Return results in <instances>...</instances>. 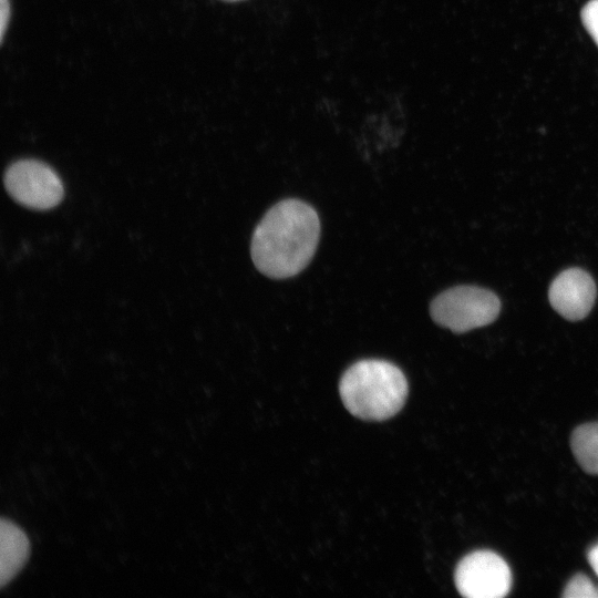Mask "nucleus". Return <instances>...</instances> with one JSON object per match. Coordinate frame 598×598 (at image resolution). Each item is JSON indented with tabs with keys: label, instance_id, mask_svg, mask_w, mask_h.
Wrapping results in <instances>:
<instances>
[{
	"label": "nucleus",
	"instance_id": "1a4fd4ad",
	"mask_svg": "<svg viewBox=\"0 0 598 598\" xmlns=\"http://www.w3.org/2000/svg\"><path fill=\"white\" fill-rule=\"evenodd\" d=\"M563 597L598 598V587H596L586 575L577 574L566 585Z\"/></svg>",
	"mask_w": 598,
	"mask_h": 598
},
{
	"label": "nucleus",
	"instance_id": "ddd939ff",
	"mask_svg": "<svg viewBox=\"0 0 598 598\" xmlns=\"http://www.w3.org/2000/svg\"><path fill=\"white\" fill-rule=\"evenodd\" d=\"M221 1H225V2H238V1H243V0H221Z\"/></svg>",
	"mask_w": 598,
	"mask_h": 598
},
{
	"label": "nucleus",
	"instance_id": "39448f33",
	"mask_svg": "<svg viewBox=\"0 0 598 598\" xmlns=\"http://www.w3.org/2000/svg\"><path fill=\"white\" fill-rule=\"evenodd\" d=\"M457 591L467 598H501L508 594L512 574L496 553L482 549L463 557L454 573Z\"/></svg>",
	"mask_w": 598,
	"mask_h": 598
},
{
	"label": "nucleus",
	"instance_id": "6e6552de",
	"mask_svg": "<svg viewBox=\"0 0 598 598\" xmlns=\"http://www.w3.org/2000/svg\"><path fill=\"white\" fill-rule=\"evenodd\" d=\"M570 446L581 468L598 475V422L576 427L570 437Z\"/></svg>",
	"mask_w": 598,
	"mask_h": 598
},
{
	"label": "nucleus",
	"instance_id": "f03ea898",
	"mask_svg": "<svg viewBox=\"0 0 598 598\" xmlns=\"http://www.w3.org/2000/svg\"><path fill=\"white\" fill-rule=\"evenodd\" d=\"M339 392L354 416L383 421L395 415L408 396V381L395 364L377 359L361 360L342 374Z\"/></svg>",
	"mask_w": 598,
	"mask_h": 598
},
{
	"label": "nucleus",
	"instance_id": "f257e3e1",
	"mask_svg": "<svg viewBox=\"0 0 598 598\" xmlns=\"http://www.w3.org/2000/svg\"><path fill=\"white\" fill-rule=\"evenodd\" d=\"M317 212L299 199L272 206L256 226L251 258L264 275L283 279L299 274L311 260L319 240Z\"/></svg>",
	"mask_w": 598,
	"mask_h": 598
},
{
	"label": "nucleus",
	"instance_id": "f8f14e48",
	"mask_svg": "<svg viewBox=\"0 0 598 598\" xmlns=\"http://www.w3.org/2000/svg\"><path fill=\"white\" fill-rule=\"evenodd\" d=\"M588 561L598 576V543L595 544L587 553Z\"/></svg>",
	"mask_w": 598,
	"mask_h": 598
},
{
	"label": "nucleus",
	"instance_id": "0eeeda50",
	"mask_svg": "<svg viewBox=\"0 0 598 598\" xmlns=\"http://www.w3.org/2000/svg\"><path fill=\"white\" fill-rule=\"evenodd\" d=\"M30 555L27 534L13 522L0 523V585L4 587L23 568Z\"/></svg>",
	"mask_w": 598,
	"mask_h": 598
},
{
	"label": "nucleus",
	"instance_id": "423d86ee",
	"mask_svg": "<svg viewBox=\"0 0 598 598\" xmlns=\"http://www.w3.org/2000/svg\"><path fill=\"white\" fill-rule=\"evenodd\" d=\"M553 308L564 318L577 321L591 310L596 286L591 276L582 269L570 268L560 272L548 291Z\"/></svg>",
	"mask_w": 598,
	"mask_h": 598
},
{
	"label": "nucleus",
	"instance_id": "9d476101",
	"mask_svg": "<svg viewBox=\"0 0 598 598\" xmlns=\"http://www.w3.org/2000/svg\"><path fill=\"white\" fill-rule=\"evenodd\" d=\"M582 24L598 47V0H590L580 13Z\"/></svg>",
	"mask_w": 598,
	"mask_h": 598
},
{
	"label": "nucleus",
	"instance_id": "7ed1b4c3",
	"mask_svg": "<svg viewBox=\"0 0 598 598\" xmlns=\"http://www.w3.org/2000/svg\"><path fill=\"white\" fill-rule=\"evenodd\" d=\"M499 310L498 297L475 286L447 289L430 307L431 317L437 324L458 333L489 324Z\"/></svg>",
	"mask_w": 598,
	"mask_h": 598
},
{
	"label": "nucleus",
	"instance_id": "20e7f679",
	"mask_svg": "<svg viewBox=\"0 0 598 598\" xmlns=\"http://www.w3.org/2000/svg\"><path fill=\"white\" fill-rule=\"evenodd\" d=\"M4 186L20 205L47 210L63 198V185L59 175L45 163L27 158L12 163L4 173Z\"/></svg>",
	"mask_w": 598,
	"mask_h": 598
},
{
	"label": "nucleus",
	"instance_id": "9b49d317",
	"mask_svg": "<svg viewBox=\"0 0 598 598\" xmlns=\"http://www.w3.org/2000/svg\"><path fill=\"white\" fill-rule=\"evenodd\" d=\"M11 13L10 0H0V40L3 42Z\"/></svg>",
	"mask_w": 598,
	"mask_h": 598
}]
</instances>
